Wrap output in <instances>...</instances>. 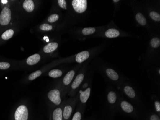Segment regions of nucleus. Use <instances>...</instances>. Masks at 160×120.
I'll list each match as a JSON object with an SVG mask.
<instances>
[{
    "instance_id": "1",
    "label": "nucleus",
    "mask_w": 160,
    "mask_h": 120,
    "mask_svg": "<svg viewBox=\"0 0 160 120\" xmlns=\"http://www.w3.org/2000/svg\"><path fill=\"white\" fill-rule=\"evenodd\" d=\"M29 112L27 106L24 105L19 106L14 113V120H28Z\"/></svg>"
},
{
    "instance_id": "2",
    "label": "nucleus",
    "mask_w": 160,
    "mask_h": 120,
    "mask_svg": "<svg viewBox=\"0 0 160 120\" xmlns=\"http://www.w3.org/2000/svg\"><path fill=\"white\" fill-rule=\"evenodd\" d=\"M11 19V12L9 8L5 7L1 11L0 14V24L7 25L10 22Z\"/></svg>"
},
{
    "instance_id": "3",
    "label": "nucleus",
    "mask_w": 160,
    "mask_h": 120,
    "mask_svg": "<svg viewBox=\"0 0 160 120\" xmlns=\"http://www.w3.org/2000/svg\"><path fill=\"white\" fill-rule=\"evenodd\" d=\"M74 9L78 13H83L87 7L86 0H73L72 1Z\"/></svg>"
},
{
    "instance_id": "4",
    "label": "nucleus",
    "mask_w": 160,
    "mask_h": 120,
    "mask_svg": "<svg viewBox=\"0 0 160 120\" xmlns=\"http://www.w3.org/2000/svg\"><path fill=\"white\" fill-rule=\"evenodd\" d=\"M48 97L50 101L56 105H59L61 103V93L58 90H53L50 91L48 94Z\"/></svg>"
},
{
    "instance_id": "5",
    "label": "nucleus",
    "mask_w": 160,
    "mask_h": 120,
    "mask_svg": "<svg viewBox=\"0 0 160 120\" xmlns=\"http://www.w3.org/2000/svg\"><path fill=\"white\" fill-rule=\"evenodd\" d=\"M73 111L74 109L72 105H66L62 110L63 120H71Z\"/></svg>"
},
{
    "instance_id": "6",
    "label": "nucleus",
    "mask_w": 160,
    "mask_h": 120,
    "mask_svg": "<svg viewBox=\"0 0 160 120\" xmlns=\"http://www.w3.org/2000/svg\"><path fill=\"white\" fill-rule=\"evenodd\" d=\"M62 110L63 109L61 107L55 109L50 117V120H63Z\"/></svg>"
},
{
    "instance_id": "7",
    "label": "nucleus",
    "mask_w": 160,
    "mask_h": 120,
    "mask_svg": "<svg viewBox=\"0 0 160 120\" xmlns=\"http://www.w3.org/2000/svg\"><path fill=\"white\" fill-rule=\"evenodd\" d=\"M90 54L87 51H84L79 53L76 56V61L78 63H83V61L89 58Z\"/></svg>"
},
{
    "instance_id": "8",
    "label": "nucleus",
    "mask_w": 160,
    "mask_h": 120,
    "mask_svg": "<svg viewBox=\"0 0 160 120\" xmlns=\"http://www.w3.org/2000/svg\"><path fill=\"white\" fill-rule=\"evenodd\" d=\"M80 100L83 103H85L87 101L90 95L91 88H88L84 91H80Z\"/></svg>"
},
{
    "instance_id": "9",
    "label": "nucleus",
    "mask_w": 160,
    "mask_h": 120,
    "mask_svg": "<svg viewBox=\"0 0 160 120\" xmlns=\"http://www.w3.org/2000/svg\"><path fill=\"white\" fill-rule=\"evenodd\" d=\"M84 79V74H80L77 76L76 77L73 81L71 85V88L73 90H76L80 86Z\"/></svg>"
},
{
    "instance_id": "10",
    "label": "nucleus",
    "mask_w": 160,
    "mask_h": 120,
    "mask_svg": "<svg viewBox=\"0 0 160 120\" xmlns=\"http://www.w3.org/2000/svg\"><path fill=\"white\" fill-rule=\"evenodd\" d=\"M75 75V72L74 70L70 71L66 74L64 77L63 83L65 86H68L71 83L74 76Z\"/></svg>"
},
{
    "instance_id": "11",
    "label": "nucleus",
    "mask_w": 160,
    "mask_h": 120,
    "mask_svg": "<svg viewBox=\"0 0 160 120\" xmlns=\"http://www.w3.org/2000/svg\"><path fill=\"white\" fill-rule=\"evenodd\" d=\"M40 60V56L38 54H35L27 58V63L28 65H33L38 63Z\"/></svg>"
},
{
    "instance_id": "12",
    "label": "nucleus",
    "mask_w": 160,
    "mask_h": 120,
    "mask_svg": "<svg viewBox=\"0 0 160 120\" xmlns=\"http://www.w3.org/2000/svg\"><path fill=\"white\" fill-rule=\"evenodd\" d=\"M23 5L25 10L27 12H31L34 9V4L32 0L25 1Z\"/></svg>"
},
{
    "instance_id": "13",
    "label": "nucleus",
    "mask_w": 160,
    "mask_h": 120,
    "mask_svg": "<svg viewBox=\"0 0 160 120\" xmlns=\"http://www.w3.org/2000/svg\"><path fill=\"white\" fill-rule=\"evenodd\" d=\"M58 44L56 42H51L46 45L44 48L43 51L45 53H50L57 49Z\"/></svg>"
},
{
    "instance_id": "14",
    "label": "nucleus",
    "mask_w": 160,
    "mask_h": 120,
    "mask_svg": "<svg viewBox=\"0 0 160 120\" xmlns=\"http://www.w3.org/2000/svg\"><path fill=\"white\" fill-rule=\"evenodd\" d=\"M121 107L125 112L127 113H131L133 111V106L127 101H122L121 103Z\"/></svg>"
},
{
    "instance_id": "15",
    "label": "nucleus",
    "mask_w": 160,
    "mask_h": 120,
    "mask_svg": "<svg viewBox=\"0 0 160 120\" xmlns=\"http://www.w3.org/2000/svg\"><path fill=\"white\" fill-rule=\"evenodd\" d=\"M120 33L119 31L114 28L109 29L105 32V35L106 37L109 38H114L117 37L120 35Z\"/></svg>"
},
{
    "instance_id": "16",
    "label": "nucleus",
    "mask_w": 160,
    "mask_h": 120,
    "mask_svg": "<svg viewBox=\"0 0 160 120\" xmlns=\"http://www.w3.org/2000/svg\"><path fill=\"white\" fill-rule=\"evenodd\" d=\"M107 75L111 79L116 81L119 78V76L115 71L112 69H107L106 71Z\"/></svg>"
},
{
    "instance_id": "17",
    "label": "nucleus",
    "mask_w": 160,
    "mask_h": 120,
    "mask_svg": "<svg viewBox=\"0 0 160 120\" xmlns=\"http://www.w3.org/2000/svg\"><path fill=\"white\" fill-rule=\"evenodd\" d=\"M124 92L126 94L131 98H133L136 96L134 90L130 86H126L124 88Z\"/></svg>"
},
{
    "instance_id": "18",
    "label": "nucleus",
    "mask_w": 160,
    "mask_h": 120,
    "mask_svg": "<svg viewBox=\"0 0 160 120\" xmlns=\"http://www.w3.org/2000/svg\"><path fill=\"white\" fill-rule=\"evenodd\" d=\"M62 75V72L58 69H54L48 73V75L52 78H58Z\"/></svg>"
},
{
    "instance_id": "19",
    "label": "nucleus",
    "mask_w": 160,
    "mask_h": 120,
    "mask_svg": "<svg viewBox=\"0 0 160 120\" xmlns=\"http://www.w3.org/2000/svg\"><path fill=\"white\" fill-rule=\"evenodd\" d=\"M136 19L138 22L142 26H144L147 23L146 18L141 13H138L136 14Z\"/></svg>"
},
{
    "instance_id": "20",
    "label": "nucleus",
    "mask_w": 160,
    "mask_h": 120,
    "mask_svg": "<svg viewBox=\"0 0 160 120\" xmlns=\"http://www.w3.org/2000/svg\"><path fill=\"white\" fill-rule=\"evenodd\" d=\"M14 34V31L13 30L10 29V30H7L2 34L1 38L4 40H9L13 37Z\"/></svg>"
},
{
    "instance_id": "21",
    "label": "nucleus",
    "mask_w": 160,
    "mask_h": 120,
    "mask_svg": "<svg viewBox=\"0 0 160 120\" xmlns=\"http://www.w3.org/2000/svg\"><path fill=\"white\" fill-rule=\"evenodd\" d=\"M107 99L109 103L111 104H114L116 102L117 100V95L115 92L113 91H110L109 92L108 96H107Z\"/></svg>"
},
{
    "instance_id": "22",
    "label": "nucleus",
    "mask_w": 160,
    "mask_h": 120,
    "mask_svg": "<svg viewBox=\"0 0 160 120\" xmlns=\"http://www.w3.org/2000/svg\"><path fill=\"white\" fill-rule=\"evenodd\" d=\"M41 74H42V72L41 71H36L33 72L31 74L29 75V77H28V79H29V80H33L36 79L40 76Z\"/></svg>"
},
{
    "instance_id": "23",
    "label": "nucleus",
    "mask_w": 160,
    "mask_h": 120,
    "mask_svg": "<svg viewBox=\"0 0 160 120\" xmlns=\"http://www.w3.org/2000/svg\"><path fill=\"white\" fill-rule=\"evenodd\" d=\"M95 31V29L94 27H88L84 28L82 30V33L84 35H89L92 34L94 33Z\"/></svg>"
},
{
    "instance_id": "24",
    "label": "nucleus",
    "mask_w": 160,
    "mask_h": 120,
    "mask_svg": "<svg viewBox=\"0 0 160 120\" xmlns=\"http://www.w3.org/2000/svg\"><path fill=\"white\" fill-rule=\"evenodd\" d=\"M151 44L153 48H156L160 45V40L158 38H154L151 41Z\"/></svg>"
},
{
    "instance_id": "25",
    "label": "nucleus",
    "mask_w": 160,
    "mask_h": 120,
    "mask_svg": "<svg viewBox=\"0 0 160 120\" xmlns=\"http://www.w3.org/2000/svg\"><path fill=\"white\" fill-rule=\"evenodd\" d=\"M150 15L151 19H153L154 20L156 21H160V15L158 13L155 12H151L150 13Z\"/></svg>"
},
{
    "instance_id": "26",
    "label": "nucleus",
    "mask_w": 160,
    "mask_h": 120,
    "mask_svg": "<svg viewBox=\"0 0 160 120\" xmlns=\"http://www.w3.org/2000/svg\"><path fill=\"white\" fill-rule=\"evenodd\" d=\"M58 18L59 17L57 14H53L48 17V20L50 23H54L56 22V21H57Z\"/></svg>"
},
{
    "instance_id": "27",
    "label": "nucleus",
    "mask_w": 160,
    "mask_h": 120,
    "mask_svg": "<svg viewBox=\"0 0 160 120\" xmlns=\"http://www.w3.org/2000/svg\"><path fill=\"white\" fill-rule=\"evenodd\" d=\"M40 29L43 31H50L52 29V26L47 24H44L40 26Z\"/></svg>"
},
{
    "instance_id": "28",
    "label": "nucleus",
    "mask_w": 160,
    "mask_h": 120,
    "mask_svg": "<svg viewBox=\"0 0 160 120\" xmlns=\"http://www.w3.org/2000/svg\"><path fill=\"white\" fill-rule=\"evenodd\" d=\"M81 113L79 111H77L74 113L71 120H81Z\"/></svg>"
},
{
    "instance_id": "29",
    "label": "nucleus",
    "mask_w": 160,
    "mask_h": 120,
    "mask_svg": "<svg viewBox=\"0 0 160 120\" xmlns=\"http://www.w3.org/2000/svg\"><path fill=\"white\" fill-rule=\"evenodd\" d=\"M10 67V64L6 62H0V69L6 70Z\"/></svg>"
},
{
    "instance_id": "30",
    "label": "nucleus",
    "mask_w": 160,
    "mask_h": 120,
    "mask_svg": "<svg viewBox=\"0 0 160 120\" xmlns=\"http://www.w3.org/2000/svg\"><path fill=\"white\" fill-rule=\"evenodd\" d=\"M58 4L60 5V7H61L63 9H67V7H66V2L64 0H58Z\"/></svg>"
},
{
    "instance_id": "31",
    "label": "nucleus",
    "mask_w": 160,
    "mask_h": 120,
    "mask_svg": "<svg viewBox=\"0 0 160 120\" xmlns=\"http://www.w3.org/2000/svg\"><path fill=\"white\" fill-rule=\"evenodd\" d=\"M155 107L156 111L159 113L160 111V102L159 101H155Z\"/></svg>"
},
{
    "instance_id": "32",
    "label": "nucleus",
    "mask_w": 160,
    "mask_h": 120,
    "mask_svg": "<svg viewBox=\"0 0 160 120\" xmlns=\"http://www.w3.org/2000/svg\"><path fill=\"white\" fill-rule=\"evenodd\" d=\"M150 120H160V118L158 115L153 114L151 116Z\"/></svg>"
},
{
    "instance_id": "33",
    "label": "nucleus",
    "mask_w": 160,
    "mask_h": 120,
    "mask_svg": "<svg viewBox=\"0 0 160 120\" xmlns=\"http://www.w3.org/2000/svg\"><path fill=\"white\" fill-rule=\"evenodd\" d=\"M1 2L4 3V4H6L7 3V1H1Z\"/></svg>"
},
{
    "instance_id": "34",
    "label": "nucleus",
    "mask_w": 160,
    "mask_h": 120,
    "mask_svg": "<svg viewBox=\"0 0 160 120\" xmlns=\"http://www.w3.org/2000/svg\"><path fill=\"white\" fill-rule=\"evenodd\" d=\"M114 2H117V1H118V0H116V1L114 0Z\"/></svg>"
}]
</instances>
